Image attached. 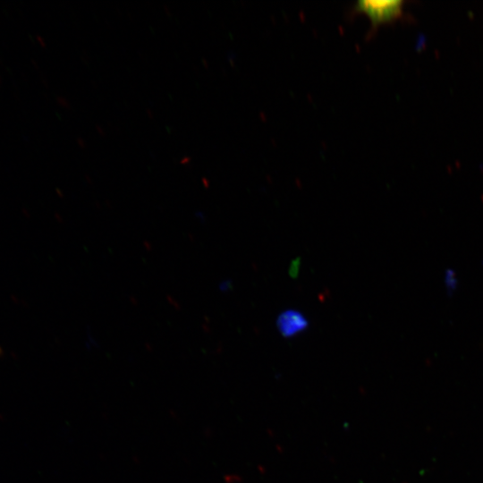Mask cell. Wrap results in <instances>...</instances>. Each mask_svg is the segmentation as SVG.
Segmentation results:
<instances>
[{
    "instance_id": "1",
    "label": "cell",
    "mask_w": 483,
    "mask_h": 483,
    "mask_svg": "<svg viewBox=\"0 0 483 483\" xmlns=\"http://www.w3.org/2000/svg\"><path fill=\"white\" fill-rule=\"evenodd\" d=\"M402 5V1H359L354 12L366 13L375 29L379 24L400 18L403 13Z\"/></svg>"
},
{
    "instance_id": "2",
    "label": "cell",
    "mask_w": 483,
    "mask_h": 483,
    "mask_svg": "<svg viewBox=\"0 0 483 483\" xmlns=\"http://www.w3.org/2000/svg\"><path fill=\"white\" fill-rule=\"evenodd\" d=\"M309 326L307 318L295 309H286L276 318V327L284 337L294 336Z\"/></svg>"
},
{
    "instance_id": "3",
    "label": "cell",
    "mask_w": 483,
    "mask_h": 483,
    "mask_svg": "<svg viewBox=\"0 0 483 483\" xmlns=\"http://www.w3.org/2000/svg\"><path fill=\"white\" fill-rule=\"evenodd\" d=\"M445 282L447 290L449 291V293H451L456 287L454 274L453 271L446 272Z\"/></svg>"
},
{
    "instance_id": "4",
    "label": "cell",
    "mask_w": 483,
    "mask_h": 483,
    "mask_svg": "<svg viewBox=\"0 0 483 483\" xmlns=\"http://www.w3.org/2000/svg\"><path fill=\"white\" fill-rule=\"evenodd\" d=\"M299 267H300V259L296 258L291 263L289 274L291 276L295 277L297 276L299 273Z\"/></svg>"
}]
</instances>
